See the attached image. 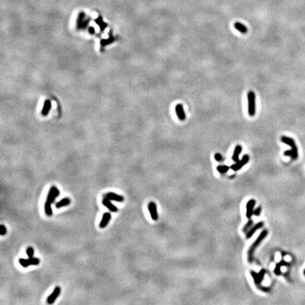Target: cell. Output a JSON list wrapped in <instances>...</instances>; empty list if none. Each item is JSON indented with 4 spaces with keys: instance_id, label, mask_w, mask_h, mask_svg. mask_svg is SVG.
<instances>
[{
    "instance_id": "15",
    "label": "cell",
    "mask_w": 305,
    "mask_h": 305,
    "mask_svg": "<svg viewBox=\"0 0 305 305\" xmlns=\"http://www.w3.org/2000/svg\"><path fill=\"white\" fill-rule=\"evenodd\" d=\"M111 219V214L110 213H105L103 214L101 221L100 223V228H104L109 224L110 220Z\"/></svg>"
},
{
    "instance_id": "8",
    "label": "cell",
    "mask_w": 305,
    "mask_h": 305,
    "mask_svg": "<svg viewBox=\"0 0 305 305\" xmlns=\"http://www.w3.org/2000/svg\"><path fill=\"white\" fill-rule=\"evenodd\" d=\"M60 293H61V288L59 287H56L54 288V290H53V292L50 294L49 296H48L47 299V304H53L55 302V300L57 299V297L59 296Z\"/></svg>"
},
{
    "instance_id": "17",
    "label": "cell",
    "mask_w": 305,
    "mask_h": 305,
    "mask_svg": "<svg viewBox=\"0 0 305 305\" xmlns=\"http://www.w3.org/2000/svg\"><path fill=\"white\" fill-rule=\"evenodd\" d=\"M235 28L236 30H237L239 32L243 33V34H245L247 33V28L246 26H244V24H242L239 22H236L234 24Z\"/></svg>"
},
{
    "instance_id": "16",
    "label": "cell",
    "mask_w": 305,
    "mask_h": 305,
    "mask_svg": "<svg viewBox=\"0 0 305 305\" xmlns=\"http://www.w3.org/2000/svg\"><path fill=\"white\" fill-rule=\"evenodd\" d=\"M242 146L237 145L236 147H235L233 155H232V160L235 161V163L237 162L239 160V156L240 155V153H242Z\"/></svg>"
},
{
    "instance_id": "6",
    "label": "cell",
    "mask_w": 305,
    "mask_h": 305,
    "mask_svg": "<svg viewBox=\"0 0 305 305\" xmlns=\"http://www.w3.org/2000/svg\"><path fill=\"white\" fill-rule=\"evenodd\" d=\"M249 161V156L248 155H244L243 157H242V160H238V161L236 162V163L234 165H231L230 168L234 171H238L242 167H243L244 165H245Z\"/></svg>"
},
{
    "instance_id": "25",
    "label": "cell",
    "mask_w": 305,
    "mask_h": 305,
    "mask_svg": "<svg viewBox=\"0 0 305 305\" xmlns=\"http://www.w3.org/2000/svg\"><path fill=\"white\" fill-rule=\"evenodd\" d=\"M7 232L6 227L4 226V225H1V227H0V234H1L2 236H4L5 235Z\"/></svg>"
},
{
    "instance_id": "27",
    "label": "cell",
    "mask_w": 305,
    "mask_h": 305,
    "mask_svg": "<svg viewBox=\"0 0 305 305\" xmlns=\"http://www.w3.org/2000/svg\"><path fill=\"white\" fill-rule=\"evenodd\" d=\"M304 275H305V269L304 270Z\"/></svg>"
},
{
    "instance_id": "12",
    "label": "cell",
    "mask_w": 305,
    "mask_h": 305,
    "mask_svg": "<svg viewBox=\"0 0 305 305\" xmlns=\"http://www.w3.org/2000/svg\"><path fill=\"white\" fill-rule=\"evenodd\" d=\"M175 112H176L177 116V117H178L179 120H181V121H184V120H185L186 114H185V112H184V108H183V106H182V105H181V104L177 105L176 107H175Z\"/></svg>"
},
{
    "instance_id": "9",
    "label": "cell",
    "mask_w": 305,
    "mask_h": 305,
    "mask_svg": "<svg viewBox=\"0 0 305 305\" xmlns=\"http://www.w3.org/2000/svg\"><path fill=\"white\" fill-rule=\"evenodd\" d=\"M148 208L150 214V217L153 219V220H155H155H158V214L157 211V206H156L155 203L154 202H150L148 203Z\"/></svg>"
},
{
    "instance_id": "10",
    "label": "cell",
    "mask_w": 305,
    "mask_h": 305,
    "mask_svg": "<svg viewBox=\"0 0 305 305\" xmlns=\"http://www.w3.org/2000/svg\"><path fill=\"white\" fill-rule=\"evenodd\" d=\"M256 204V201L254 199H250L248 202L247 203V212H246V216L248 219H250L251 215L254 214V207L255 206Z\"/></svg>"
},
{
    "instance_id": "24",
    "label": "cell",
    "mask_w": 305,
    "mask_h": 305,
    "mask_svg": "<svg viewBox=\"0 0 305 305\" xmlns=\"http://www.w3.org/2000/svg\"><path fill=\"white\" fill-rule=\"evenodd\" d=\"M214 158H215V160H216V161H218V162H222L223 161V157L222 156V155L220 154V153H215V154L214 155Z\"/></svg>"
},
{
    "instance_id": "11",
    "label": "cell",
    "mask_w": 305,
    "mask_h": 305,
    "mask_svg": "<svg viewBox=\"0 0 305 305\" xmlns=\"http://www.w3.org/2000/svg\"><path fill=\"white\" fill-rule=\"evenodd\" d=\"M105 198H107L111 201H117V202H122L124 200V196L113 193V192H109V193L105 194Z\"/></svg>"
},
{
    "instance_id": "14",
    "label": "cell",
    "mask_w": 305,
    "mask_h": 305,
    "mask_svg": "<svg viewBox=\"0 0 305 305\" xmlns=\"http://www.w3.org/2000/svg\"><path fill=\"white\" fill-rule=\"evenodd\" d=\"M102 204L105 206V207L111 211V212L116 213L118 211V208H117V206H115L113 203H112L111 200H110V199L105 198L102 200Z\"/></svg>"
},
{
    "instance_id": "7",
    "label": "cell",
    "mask_w": 305,
    "mask_h": 305,
    "mask_svg": "<svg viewBox=\"0 0 305 305\" xmlns=\"http://www.w3.org/2000/svg\"><path fill=\"white\" fill-rule=\"evenodd\" d=\"M59 195V189L57 188L56 187H52L50 188L49 193H48L47 198V201L48 202L52 203L55 201L56 198H57Z\"/></svg>"
},
{
    "instance_id": "13",
    "label": "cell",
    "mask_w": 305,
    "mask_h": 305,
    "mask_svg": "<svg viewBox=\"0 0 305 305\" xmlns=\"http://www.w3.org/2000/svg\"><path fill=\"white\" fill-rule=\"evenodd\" d=\"M263 226V222H260V223H257L256 225H254V226L252 227L251 229L247 232V235H246L247 239H250L251 237L253 236V235L255 233L256 230L261 229V228Z\"/></svg>"
},
{
    "instance_id": "3",
    "label": "cell",
    "mask_w": 305,
    "mask_h": 305,
    "mask_svg": "<svg viewBox=\"0 0 305 305\" xmlns=\"http://www.w3.org/2000/svg\"><path fill=\"white\" fill-rule=\"evenodd\" d=\"M247 100H248V113L249 116L253 117L256 114V95L254 91H249L247 93Z\"/></svg>"
},
{
    "instance_id": "2",
    "label": "cell",
    "mask_w": 305,
    "mask_h": 305,
    "mask_svg": "<svg viewBox=\"0 0 305 305\" xmlns=\"http://www.w3.org/2000/svg\"><path fill=\"white\" fill-rule=\"evenodd\" d=\"M268 235V230H264L261 232L259 237L254 241L253 244H251V247H249L248 252H247V259H248L249 263H252L254 261V254L256 251V249L259 246V244L261 243V242L266 238V236Z\"/></svg>"
},
{
    "instance_id": "22",
    "label": "cell",
    "mask_w": 305,
    "mask_h": 305,
    "mask_svg": "<svg viewBox=\"0 0 305 305\" xmlns=\"http://www.w3.org/2000/svg\"><path fill=\"white\" fill-rule=\"evenodd\" d=\"M253 223H253V220H252L251 219V218H250V219L249 220V221L247 222V224L245 225H244V228H243V229H242V231H243L244 232H248L249 230V228H250L252 226V225H253Z\"/></svg>"
},
{
    "instance_id": "20",
    "label": "cell",
    "mask_w": 305,
    "mask_h": 305,
    "mask_svg": "<svg viewBox=\"0 0 305 305\" xmlns=\"http://www.w3.org/2000/svg\"><path fill=\"white\" fill-rule=\"evenodd\" d=\"M51 205H52V203L48 202V201H47L45 203V212L47 214V215H48V216H52V213H53V212H52Z\"/></svg>"
},
{
    "instance_id": "19",
    "label": "cell",
    "mask_w": 305,
    "mask_h": 305,
    "mask_svg": "<svg viewBox=\"0 0 305 305\" xmlns=\"http://www.w3.org/2000/svg\"><path fill=\"white\" fill-rule=\"evenodd\" d=\"M287 265H288V263L285 262V261H283V260H282L281 261H280V263H278L276 264V266H275V269H274L275 274L277 275H280V273H281V271H280V268H281V266H287Z\"/></svg>"
},
{
    "instance_id": "1",
    "label": "cell",
    "mask_w": 305,
    "mask_h": 305,
    "mask_svg": "<svg viewBox=\"0 0 305 305\" xmlns=\"http://www.w3.org/2000/svg\"><path fill=\"white\" fill-rule=\"evenodd\" d=\"M280 140H281V142L287 144V145L290 146L291 147V150H290L285 151L284 155L290 156L292 158V159L294 160H297V158H298V149H297V146L293 139L287 137V136H283L280 138Z\"/></svg>"
},
{
    "instance_id": "23",
    "label": "cell",
    "mask_w": 305,
    "mask_h": 305,
    "mask_svg": "<svg viewBox=\"0 0 305 305\" xmlns=\"http://www.w3.org/2000/svg\"><path fill=\"white\" fill-rule=\"evenodd\" d=\"M26 254L28 257H33L34 255V249L32 247H28L26 249Z\"/></svg>"
},
{
    "instance_id": "21",
    "label": "cell",
    "mask_w": 305,
    "mask_h": 305,
    "mask_svg": "<svg viewBox=\"0 0 305 305\" xmlns=\"http://www.w3.org/2000/svg\"><path fill=\"white\" fill-rule=\"evenodd\" d=\"M230 170V167L227 166V165H218L217 167V170L218 172L221 174H225Z\"/></svg>"
},
{
    "instance_id": "18",
    "label": "cell",
    "mask_w": 305,
    "mask_h": 305,
    "mask_svg": "<svg viewBox=\"0 0 305 305\" xmlns=\"http://www.w3.org/2000/svg\"><path fill=\"white\" fill-rule=\"evenodd\" d=\"M70 203H71L70 199H69V198H64L63 199H62L61 201H59V202H57L56 203V205H55V206H56L57 208H60L64 207V206H66L69 205V204H70Z\"/></svg>"
},
{
    "instance_id": "5",
    "label": "cell",
    "mask_w": 305,
    "mask_h": 305,
    "mask_svg": "<svg viewBox=\"0 0 305 305\" xmlns=\"http://www.w3.org/2000/svg\"><path fill=\"white\" fill-rule=\"evenodd\" d=\"M19 263L23 268H27L31 265L36 266L40 263V259L35 257H28V259H19Z\"/></svg>"
},
{
    "instance_id": "26",
    "label": "cell",
    "mask_w": 305,
    "mask_h": 305,
    "mask_svg": "<svg viewBox=\"0 0 305 305\" xmlns=\"http://www.w3.org/2000/svg\"><path fill=\"white\" fill-rule=\"evenodd\" d=\"M261 206H259V207H258L256 209H255L254 211V214L256 216H259L261 215Z\"/></svg>"
},
{
    "instance_id": "4",
    "label": "cell",
    "mask_w": 305,
    "mask_h": 305,
    "mask_svg": "<svg viewBox=\"0 0 305 305\" xmlns=\"http://www.w3.org/2000/svg\"><path fill=\"white\" fill-rule=\"evenodd\" d=\"M265 273H266L265 270H261L260 271V273H256L255 271H251V275L252 276V278H253V279L254 280V283H255L256 286H257L259 289L262 290L263 291L266 292V291H268V290H269V288L261 286V283L263 279V277H264V275H265Z\"/></svg>"
}]
</instances>
